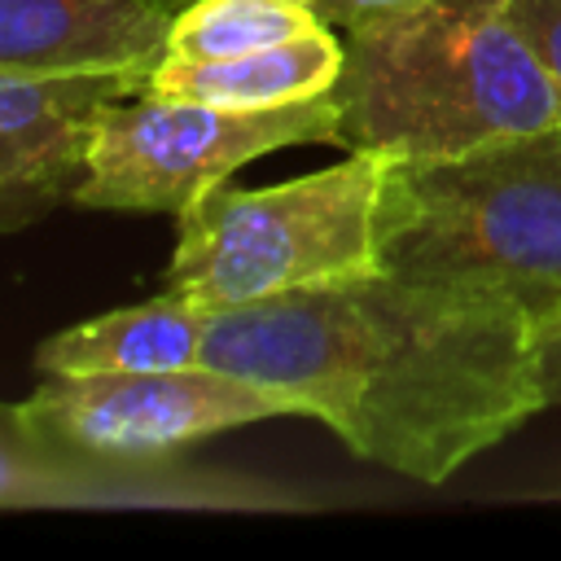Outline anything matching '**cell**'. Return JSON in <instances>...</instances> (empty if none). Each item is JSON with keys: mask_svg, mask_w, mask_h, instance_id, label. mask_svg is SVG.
<instances>
[{"mask_svg": "<svg viewBox=\"0 0 561 561\" xmlns=\"http://www.w3.org/2000/svg\"><path fill=\"white\" fill-rule=\"evenodd\" d=\"M202 364L289 394L359 460L430 486L548 408L522 298L386 267L215 311Z\"/></svg>", "mask_w": 561, "mask_h": 561, "instance_id": "6da1fadb", "label": "cell"}, {"mask_svg": "<svg viewBox=\"0 0 561 561\" xmlns=\"http://www.w3.org/2000/svg\"><path fill=\"white\" fill-rule=\"evenodd\" d=\"M337 145L451 158L561 127V92L508 0H412L346 31Z\"/></svg>", "mask_w": 561, "mask_h": 561, "instance_id": "7a4b0ae2", "label": "cell"}, {"mask_svg": "<svg viewBox=\"0 0 561 561\" xmlns=\"http://www.w3.org/2000/svg\"><path fill=\"white\" fill-rule=\"evenodd\" d=\"M377 267L561 307V127L451 158H390Z\"/></svg>", "mask_w": 561, "mask_h": 561, "instance_id": "3957f363", "label": "cell"}, {"mask_svg": "<svg viewBox=\"0 0 561 561\" xmlns=\"http://www.w3.org/2000/svg\"><path fill=\"white\" fill-rule=\"evenodd\" d=\"M390 153L346 149L342 162L267 188H206L180 215L162 289L215 311L333 285L377 267V202Z\"/></svg>", "mask_w": 561, "mask_h": 561, "instance_id": "277c9868", "label": "cell"}, {"mask_svg": "<svg viewBox=\"0 0 561 561\" xmlns=\"http://www.w3.org/2000/svg\"><path fill=\"white\" fill-rule=\"evenodd\" d=\"M337 131L342 110L333 92L272 110H228L136 92L101 110L88 145V175L70 202L180 219L237 167L294 145H337Z\"/></svg>", "mask_w": 561, "mask_h": 561, "instance_id": "5b68a950", "label": "cell"}, {"mask_svg": "<svg viewBox=\"0 0 561 561\" xmlns=\"http://www.w3.org/2000/svg\"><path fill=\"white\" fill-rule=\"evenodd\" d=\"M26 425L75 465H167L188 443L272 416L298 403L215 364L158 373H75L44 377L22 403Z\"/></svg>", "mask_w": 561, "mask_h": 561, "instance_id": "8992f818", "label": "cell"}, {"mask_svg": "<svg viewBox=\"0 0 561 561\" xmlns=\"http://www.w3.org/2000/svg\"><path fill=\"white\" fill-rule=\"evenodd\" d=\"M145 70H0V232L31 228L88 175V145L110 101L145 92Z\"/></svg>", "mask_w": 561, "mask_h": 561, "instance_id": "52a82bcc", "label": "cell"}, {"mask_svg": "<svg viewBox=\"0 0 561 561\" xmlns=\"http://www.w3.org/2000/svg\"><path fill=\"white\" fill-rule=\"evenodd\" d=\"M184 0H0V70H153Z\"/></svg>", "mask_w": 561, "mask_h": 561, "instance_id": "ba28073f", "label": "cell"}, {"mask_svg": "<svg viewBox=\"0 0 561 561\" xmlns=\"http://www.w3.org/2000/svg\"><path fill=\"white\" fill-rule=\"evenodd\" d=\"M342 61H346V44L333 35V26H320L311 35L237 57H162L149 70L145 92L167 101L228 105V110H272L333 92Z\"/></svg>", "mask_w": 561, "mask_h": 561, "instance_id": "9c48e42d", "label": "cell"}, {"mask_svg": "<svg viewBox=\"0 0 561 561\" xmlns=\"http://www.w3.org/2000/svg\"><path fill=\"white\" fill-rule=\"evenodd\" d=\"M210 311L188 302L175 289H162L145 302L101 311L92 320L66 324L35 346L39 377L75 373H158L202 364Z\"/></svg>", "mask_w": 561, "mask_h": 561, "instance_id": "30bf717a", "label": "cell"}, {"mask_svg": "<svg viewBox=\"0 0 561 561\" xmlns=\"http://www.w3.org/2000/svg\"><path fill=\"white\" fill-rule=\"evenodd\" d=\"M329 26L307 0H184L167 31V57H237Z\"/></svg>", "mask_w": 561, "mask_h": 561, "instance_id": "8fae6325", "label": "cell"}, {"mask_svg": "<svg viewBox=\"0 0 561 561\" xmlns=\"http://www.w3.org/2000/svg\"><path fill=\"white\" fill-rule=\"evenodd\" d=\"M508 13L517 18L522 35L530 39L548 79L561 92V0H508Z\"/></svg>", "mask_w": 561, "mask_h": 561, "instance_id": "7c38bea8", "label": "cell"}, {"mask_svg": "<svg viewBox=\"0 0 561 561\" xmlns=\"http://www.w3.org/2000/svg\"><path fill=\"white\" fill-rule=\"evenodd\" d=\"M307 4H311L329 26L355 31V26L373 22V18H386V13L403 9V4H412V0H307Z\"/></svg>", "mask_w": 561, "mask_h": 561, "instance_id": "4fadbf2b", "label": "cell"}, {"mask_svg": "<svg viewBox=\"0 0 561 561\" xmlns=\"http://www.w3.org/2000/svg\"><path fill=\"white\" fill-rule=\"evenodd\" d=\"M539 386L548 408L561 403V307L539 320Z\"/></svg>", "mask_w": 561, "mask_h": 561, "instance_id": "5bb4252c", "label": "cell"}]
</instances>
